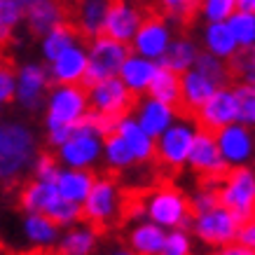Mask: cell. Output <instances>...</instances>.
<instances>
[{
    "instance_id": "obj_1",
    "label": "cell",
    "mask_w": 255,
    "mask_h": 255,
    "mask_svg": "<svg viewBox=\"0 0 255 255\" xmlns=\"http://www.w3.org/2000/svg\"><path fill=\"white\" fill-rule=\"evenodd\" d=\"M35 133L21 120H5L0 127V178L5 187H14L35 166L38 159Z\"/></svg>"
},
{
    "instance_id": "obj_2",
    "label": "cell",
    "mask_w": 255,
    "mask_h": 255,
    "mask_svg": "<svg viewBox=\"0 0 255 255\" xmlns=\"http://www.w3.org/2000/svg\"><path fill=\"white\" fill-rule=\"evenodd\" d=\"M127 197L122 194L115 178L101 176L94 183L87 201L82 204V223L92 225L99 234L108 232L110 227L124 223Z\"/></svg>"
},
{
    "instance_id": "obj_3",
    "label": "cell",
    "mask_w": 255,
    "mask_h": 255,
    "mask_svg": "<svg viewBox=\"0 0 255 255\" xmlns=\"http://www.w3.org/2000/svg\"><path fill=\"white\" fill-rule=\"evenodd\" d=\"M145 213L150 223L159 225L164 230H192L194 216L190 206V197L171 185L155 187L145 194Z\"/></svg>"
},
{
    "instance_id": "obj_4",
    "label": "cell",
    "mask_w": 255,
    "mask_h": 255,
    "mask_svg": "<svg viewBox=\"0 0 255 255\" xmlns=\"http://www.w3.org/2000/svg\"><path fill=\"white\" fill-rule=\"evenodd\" d=\"M92 110L85 87H52L45 106V127L54 131L61 127H75Z\"/></svg>"
},
{
    "instance_id": "obj_5",
    "label": "cell",
    "mask_w": 255,
    "mask_h": 255,
    "mask_svg": "<svg viewBox=\"0 0 255 255\" xmlns=\"http://www.w3.org/2000/svg\"><path fill=\"white\" fill-rule=\"evenodd\" d=\"M89 70L85 78V89L99 85L103 80L120 78V70L131 56V45H124L117 40H110L108 35L89 40Z\"/></svg>"
},
{
    "instance_id": "obj_6",
    "label": "cell",
    "mask_w": 255,
    "mask_h": 255,
    "mask_svg": "<svg viewBox=\"0 0 255 255\" xmlns=\"http://www.w3.org/2000/svg\"><path fill=\"white\" fill-rule=\"evenodd\" d=\"M220 206L232 211L241 225L255 218V171L251 166L230 169L220 185Z\"/></svg>"
},
{
    "instance_id": "obj_7",
    "label": "cell",
    "mask_w": 255,
    "mask_h": 255,
    "mask_svg": "<svg viewBox=\"0 0 255 255\" xmlns=\"http://www.w3.org/2000/svg\"><path fill=\"white\" fill-rule=\"evenodd\" d=\"M197 133H199L197 122L176 120V124L157 138V159L169 169H180L183 164L190 162Z\"/></svg>"
},
{
    "instance_id": "obj_8",
    "label": "cell",
    "mask_w": 255,
    "mask_h": 255,
    "mask_svg": "<svg viewBox=\"0 0 255 255\" xmlns=\"http://www.w3.org/2000/svg\"><path fill=\"white\" fill-rule=\"evenodd\" d=\"M87 94H89V106H92L94 113L113 117V120L127 117L129 110H133L136 101H138L129 89H127V85H124L120 78L103 80L99 85L89 87Z\"/></svg>"
},
{
    "instance_id": "obj_9",
    "label": "cell",
    "mask_w": 255,
    "mask_h": 255,
    "mask_svg": "<svg viewBox=\"0 0 255 255\" xmlns=\"http://www.w3.org/2000/svg\"><path fill=\"white\" fill-rule=\"evenodd\" d=\"M241 223L237 220L232 211L227 209H216L211 213H204V216H197L192 223V232L199 241H204L206 246L213 248H225L230 244H237V237H239Z\"/></svg>"
},
{
    "instance_id": "obj_10",
    "label": "cell",
    "mask_w": 255,
    "mask_h": 255,
    "mask_svg": "<svg viewBox=\"0 0 255 255\" xmlns=\"http://www.w3.org/2000/svg\"><path fill=\"white\" fill-rule=\"evenodd\" d=\"M16 80H19V87H16V103L21 106L23 110L28 113H38L40 108L47 106V96H49V85H52V78H49V68H45L42 63H23L21 68L16 70Z\"/></svg>"
},
{
    "instance_id": "obj_11",
    "label": "cell",
    "mask_w": 255,
    "mask_h": 255,
    "mask_svg": "<svg viewBox=\"0 0 255 255\" xmlns=\"http://www.w3.org/2000/svg\"><path fill=\"white\" fill-rule=\"evenodd\" d=\"M192 117L197 120L199 129L211 131V133H218V131H223L225 127L237 124L239 122V103H237L234 87L220 89V92H218L216 96H211Z\"/></svg>"
},
{
    "instance_id": "obj_12",
    "label": "cell",
    "mask_w": 255,
    "mask_h": 255,
    "mask_svg": "<svg viewBox=\"0 0 255 255\" xmlns=\"http://www.w3.org/2000/svg\"><path fill=\"white\" fill-rule=\"evenodd\" d=\"M173 40L176 38H173V31H171V23L162 14H147L138 35L131 42V52L159 63L166 56Z\"/></svg>"
},
{
    "instance_id": "obj_13",
    "label": "cell",
    "mask_w": 255,
    "mask_h": 255,
    "mask_svg": "<svg viewBox=\"0 0 255 255\" xmlns=\"http://www.w3.org/2000/svg\"><path fill=\"white\" fill-rule=\"evenodd\" d=\"M103 140L106 138H101L96 133H87L75 129V136L56 150V157H59L63 169L92 171L103 157Z\"/></svg>"
},
{
    "instance_id": "obj_14",
    "label": "cell",
    "mask_w": 255,
    "mask_h": 255,
    "mask_svg": "<svg viewBox=\"0 0 255 255\" xmlns=\"http://www.w3.org/2000/svg\"><path fill=\"white\" fill-rule=\"evenodd\" d=\"M145 21L143 9L131 2V0H113L106 16V26H103V35H108L110 40L131 45L133 38L138 35L140 26Z\"/></svg>"
},
{
    "instance_id": "obj_15",
    "label": "cell",
    "mask_w": 255,
    "mask_h": 255,
    "mask_svg": "<svg viewBox=\"0 0 255 255\" xmlns=\"http://www.w3.org/2000/svg\"><path fill=\"white\" fill-rule=\"evenodd\" d=\"M47 68H49V78L54 87H82L89 70V47L82 42L70 47L68 52H63Z\"/></svg>"
},
{
    "instance_id": "obj_16",
    "label": "cell",
    "mask_w": 255,
    "mask_h": 255,
    "mask_svg": "<svg viewBox=\"0 0 255 255\" xmlns=\"http://www.w3.org/2000/svg\"><path fill=\"white\" fill-rule=\"evenodd\" d=\"M216 140L230 169L246 166L255 152L253 131H251V127H246V124H241V122L232 124V127H225L223 131H218Z\"/></svg>"
},
{
    "instance_id": "obj_17",
    "label": "cell",
    "mask_w": 255,
    "mask_h": 255,
    "mask_svg": "<svg viewBox=\"0 0 255 255\" xmlns=\"http://www.w3.org/2000/svg\"><path fill=\"white\" fill-rule=\"evenodd\" d=\"M187 164L197 173H201V178H220L223 180L230 173V166H227L223 152L218 147L216 133L204 131V129H199V133H197L192 155H190V162Z\"/></svg>"
},
{
    "instance_id": "obj_18",
    "label": "cell",
    "mask_w": 255,
    "mask_h": 255,
    "mask_svg": "<svg viewBox=\"0 0 255 255\" xmlns=\"http://www.w3.org/2000/svg\"><path fill=\"white\" fill-rule=\"evenodd\" d=\"M133 117H136V122L143 127V131L150 133L155 140L159 138L166 129H171L178 120L173 106H166V103L152 99V96H143V99L136 101Z\"/></svg>"
},
{
    "instance_id": "obj_19",
    "label": "cell",
    "mask_w": 255,
    "mask_h": 255,
    "mask_svg": "<svg viewBox=\"0 0 255 255\" xmlns=\"http://www.w3.org/2000/svg\"><path fill=\"white\" fill-rule=\"evenodd\" d=\"M157 73H159V63L150 61L145 56H138L131 52V56L127 59V63H124L122 70H120V80L127 85V89H129L136 99H143V96H147V92H150Z\"/></svg>"
},
{
    "instance_id": "obj_20",
    "label": "cell",
    "mask_w": 255,
    "mask_h": 255,
    "mask_svg": "<svg viewBox=\"0 0 255 255\" xmlns=\"http://www.w3.org/2000/svg\"><path fill=\"white\" fill-rule=\"evenodd\" d=\"M61 199L59 187L52 183H40V180H31V183H23L16 197V206L26 213V216H47L52 206Z\"/></svg>"
},
{
    "instance_id": "obj_21",
    "label": "cell",
    "mask_w": 255,
    "mask_h": 255,
    "mask_svg": "<svg viewBox=\"0 0 255 255\" xmlns=\"http://www.w3.org/2000/svg\"><path fill=\"white\" fill-rule=\"evenodd\" d=\"M61 23H66V12L59 0H35L31 7H26V26L33 35L45 38Z\"/></svg>"
},
{
    "instance_id": "obj_22",
    "label": "cell",
    "mask_w": 255,
    "mask_h": 255,
    "mask_svg": "<svg viewBox=\"0 0 255 255\" xmlns=\"http://www.w3.org/2000/svg\"><path fill=\"white\" fill-rule=\"evenodd\" d=\"M220 89H225V87H218L216 82L211 78H206L201 70H197V68L187 70L185 75H183V103H180V106H183L190 115H194V113H197L211 96H216Z\"/></svg>"
},
{
    "instance_id": "obj_23",
    "label": "cell",
    "mask_w": 255,
    "mask_h": 255,
    "mask_svg": "<svg viewBox=\"0 0 255 255\" xmlns=\"http://www.w3.org/2000/svg\"><path fill=\"white\" fill-rule=\"evenodd\" d=\"M120 136L124 138V143L131 147L133 157H136V162H150L152 157L157 155V140L150 136V133L143 131V127L136 122V117L133 115H127L122 117L120 122H117V129H115Z\"/></svg>"
},
{
    "instance_id": "obj_24",
    "label": "cell",
    "mask_w": 255,
    "mask_h": 255,
    "mask_svg": "<svg viewBox=\"0 0 255 255\" xmlns=\"http://www.w3.org/2000/svg\"><path fill=\"white\" fill-rule=\"evenodd\" d=\"M166 234L169 232H164V227L155 223H140L127 234V251L133 255H162Z\"/></svg>"
},
{
    "instance_id": "obj_25",
    "label": "cell",
    "mask_w": 255,
    "mask_h": 255,
    "mask_svg": "<svg viewBox=\"0 0 255 255\" xmlns=\"http://www.w3.org/2000/svg\"><path fill=\"white\" fill-rule=\"evenodd\" d=\"M204 52H209V54L230 63L237 59L241 47L234 40L227 23H206V28H204Z\"/></svg>"
},
{
    "instance_id": "obj_26",
    "label": "cell",
    "mask_w": 255,
    "mask_h": 255,
    "mask_svg": "<svg viewBox=\"0 0 255 255\" xmlns=\"http://www.w3.org/2000/svg\"><path fill=\"white\" fill-rule=\"evenodd\" d=\"M99 239H101V234L94 230L92 225L80 223L75 227H68L63 232L56 248L63 255H94L96 253V246H99Z\"/></svg>"
},
{
    "instance_id": "obj_27",
    "label": "cell",
    "mask_w": 255,
    "mask_h": 255,
    "mask_svg": "<svg viewBox=\"0 0 255 255\" xmlns=\"http://www.w3.org/2000/svg\"><path fill=\"white\" fill-rule=\"evenodd\" d=\"M94 183H96V176L94 171H80V169H63L59 180H56V187H59V194L63 199L75 201V204H85L89 192L94 190Z\"/></svg>"
},
{
    "instance_id": "obj_28",
    "label": "cell",
    "mask_w": 255,
    "mask_h": 255,
    "mask_svg": "<svg viewBox=\"0 0 255 255\" xmlns=\"http://www.w3.org/2000/svg\"><path fill=\"white\" fill-rule=\"evenodd\" d=\"M113 0H82L78 9V31L82 38H101Z\"/></svg>"
},
{
    "instance_id": "obj_29",
    "label": "cell",
    "mask_w": 255,
    "mask_h": 255,
    "mask_svg": "<svg viewBox=\"0 0 255 255\" xmlns=\"http://www.w3.org/2000/svg\"><path fill=\"white\" fill-rule=\"evenodd\" d=\"M199 54H201L199 45H197L194 40L180 35V38H176L173 42H171L169 52H166V56L159 61V66L166 68V70H173V73H178V75H185L187 70L194 68V63H197Z\"/></svg>"
},
{
    "instance_id": "obj_30",
    "label": "cell",
    "mask_w": 255,
    "mask_h": 255,
    "mask_svg": "<svg viewBox=\"0 0 255 255\" xmlns=\"http://www.w3.org/2000/svg\"><path fill=\"white\" fill-rule=\"evenodd\" d=\"M80 45V31L78 26H70V23H61L56 26L52 33H47L42 42H40V52L45 56L47 63L56 61L63 52H68L70 47Z\"/></svg>"
},
{
    "instance_id": "obj_31",
    "label": "cell",
    "mask_w": 255,
    "mask_h": 255,
    "mask_svg": "<svg viewBox=\"0 0 255 255\" xmlns=\"http://www.w3.org/2000/svg\"><path fill=\"white\" fill-rule=\"evenodd\" d=\"M147 96L162 101L166 106H180L183 103V75H178L173 70H166L159 66V73H157L155 82L150 87Z\"/></svg>"
},
{
    "instance_id": "obj_32",
    "label": "cell",
    "mask_w": 255,
    "mask_h": 255,
    "mask_svg": "<svg viewBox=\"0 0 255 255\" xmlns=\"http://www.w3.org/2000/svg\"><path fill=\"white\" fill-rule=\"evenodd\" d=\"M23 232L35 248H52V244L59 239V227L47 216H35V213L23 218Z\"/></svg>"
},
{
    "instance_id": "obj_33",
    "label": "cell",
    "mask_w": 255,
    "mask_h": 255,
    "mask_svg": "<svg viewBox=\"0 0 255 255\" xmlns=\"http://www.w3.org/2000/svg\"><path fill=\"white\" fill-rule=\"evenodd\" d=\"M103 159L113 171H127L136 164L131 147L124 143V138L120 133H110L108 138L103 140Z\"/></svg>"
},
{
    "instance_id": "obj_34",
    "label": "cell",
    "mask_w": 255,
    "mask_h": 255,
    "mask_svg": "<svg viewBox=\"0 0 255 255\" xmlns=\"http://www.w3.org/2000/svg\"><path fill=\"white\" fill-rule=\"evenodd\" d=\"M194 68L201 70L206 78H211L216 82L218 87H230V78H232V70H230V63L223 61V59H218V56L209 54V52H204L201 49L199 59L194 63Z\"/></svg>"
},
{
    "instance_id": "obj_35",
    "label": "cell",
    "mask_w": 255,
    "mask_h": 255,
    "mask_svg": "<svg viewBox=\"0 0 255 255\" xmlns=\"http://www.w3.org/2000/svg\"><path fill=\"white\" fill-rule=\"evenodd\" d=\"M227 26H230L234 40L239 42L241 52L255 47V14H248V12L237 9L232 14V19L227 21Z\"/></svg>"
},
{
    "instance_id": "obj_36",
    "label": "cell",
    "mask_w": 255,
    "mask_h": 255,
    "mask_svg": "<svg viewBox=\"0 0 255 255\" xmlns=\"http://www.w3.org/2000/svg\"><path fill=\"white\" fill-rule=\"evenodd\" d=\"M26 21V7L19 0H0V35L7 40L19 23Z\"/></svg>"
},
{
    "instance_id": "obj_37",
    "label": "cell",
    "mask_w": 255,
    "mask_h": 255,
    "mask_svg": "<svg viewBox=\"0 0 255 255\" xmlns=\"http://www.w3.org/2000/svg\"><path fill=\"white\" fill-rule=\"evenodd\" d=\"M237 9H239L237 0H201L199 2V12L206 19V23H227Z\"/></svg>"
},
{
    "instance_id": "obj_38",
    "label": "cell",
    "mask_w": 255,
    "mask_h": 255,
    "mask_svg": "<svg viewBox=\"0 0 255 255\" xmlns=\"http://www.w3.org/2000/svg\"><path fill=\"white\" fill-rule=\"evenodd\" d=\"M234 94H237V103H239V122L253 129L255 127V85L237 82L234 85Z\"/></svg>"
},
{
    "instance_id": "obj_39",
    "label": "cell",
    "mask_w": 255,
    "mask_h": 255,
    "mask_svg": "<svg viewBox=\"0 0 255 255\" xmlns=\"http://www.w3.org/2000/svg\"><path fill=\"white\" fill-rule=\"evenodd\" d=\"M61 171H63V166H61V162H59V157L49 155V152H40L38 159H35V166H33V180L56 185Z\"/></svg>"
},
{
    "instance_id": "obj_40",
    "label": "cell",
    "mask_w": 255,
    "mask_h": 255,
    "mask_svg": "<svg viewBox=\"0 0 255 255\" xmlns=\"http://www.w3.org/2000/svg\"><path fill=\"white\" fill-rule=\"evenodd\" d=\"M232 78H237L244 85H255V47L244 49L237 54L234 61H230Z\"/></svg>"
},
{
    "instance_id": "obj_41",
    "label": "cell",
    "mask_w": 255,
    "mask_h": 255,
    "mask_svg": "<svg viewBox=\"0 0 255 255\" xmlns=\"http://www.w3.org/2000/svg\"><path fill=\"white\" fill-rule=\"evenodd\" d=\"M190 206H192V216L194 218L220 209V190H216V187L199 185V190L190 197Z\"/></svg>"
},
{
    "instance_id": "obj_42",
    "label": "cell",
    "mask_w": 255,
    "mask_h": 255,
    "mask_svg": "<svg viewBox=\"0 0 255 255\" xmlns=\"http://www.w3.org/2000/svg\"><path fill=\"white\" fill-rule=\"evenodd\" d=\"M199 2L201 0H159V5H162V9L166 12V16L173 19V21H185V19H190L194 9L199 7Z\"/></svg>"
},
{
    "instance_id": "obj_43",
    "label": "cell",
    "mask_w": 255,
    "mask_h": 255,
    "mask_svg": "<svg viewBox=\"0 0 255 255\" xmlns=\"http://www.w3.org/2000/svg\"><path fill=\"white\" fill-rule=\"evenodd\" d=\"M162 255H192V244H190V234L185 230H173L166 234V244H164Z\"/></svg>"
},
{
    "instance_id": "obj_44",
    "label": "cell",
    "mask_w": 255,
    "mask_h": 255,
    "mask_svg": "<svg viewBox=\"0 0 255 255\" xmlns=\"http://www.w3.org/2000/svg\"><path fill=\"white\" fill-rule=\"evenodd\" d=\"M16 87H19V80H16L14 70L12 68L0 70V101H2V103L16 101Z\"/></svg>"
},
{
    "instance_id": "obj_45",
    "label": "cell",
    "mask_w": 255,
    "mask_h": 255,
    "mask_svg": "<svg viewBox=\"0 0 255 255\" xmlns=\"http://www.w3.org/2000/svg\"><path fill=\"white\" fill-rule=\"evenodd\" d=\"M237 244H241L244 248H251V251H255V218H251L248 223L241 225L239 237H237Z\"/></svg>"
},
{
    "instance_id": "obj_46",
    "label": "cell",
    "mask_w": 255,
    "mask_h": 255,
    "mask_svg": "<svg viewBox=\"0 0 255 255\" xmlns=\"http://www.w3.org/2000/svg\"><path fill=\"white\" fill-rule=\"evenodd\" d=\"M211 255H255V251L244 248L241 244H230V246H225V248H216Z\"/></svg>"
},
{
    "instance_id": "obj_47",
    "label": "cell",
    "mask_w": 255,
    "mask_h": 255,
    "mask_svg": "<svg viewBox=\"0 0 255 255\" xmlns=\"http://www.w3.org/2000/svg\"><path fill=\"white\" fill-rule=\"evenodd\" d=\"M239 2L241 12H248V14H255V0H237Z\"/></svg>"
},
{
    "instance_id": "obj_48",
    "label": "cell",
    "mask_w": 255,
    "mask_h": 255,
    "mask_svg": "<svg viewBox=\"0 0 255 255\" xmlns=\"http://www.w3.org/2000/svg\"><path fill=\"white\" fill-rule=\"evenodd\" d=\"M35 255H63L59 248H35Z\"/></svg>"
},
{
    "instance_id": "obj_49",
    "label": "cell",
    "mask_w": 255,
    "mask_h": 255,
    "mask_svg": "<svg viewBox=\"0 0 255 255\" xmlns=\"http://www.w3.org/2000/svg\"><path fill=\"white\" fill-rule=\"evenodd\" d=\"M110 255H133L131 251H127V248H117V251H113Z\"/></svg>"
},
{
    "instance_id": "obj_50",
    "label": "cell",
    "mask_w": 255,
    "mask_h": 255,
    "mask_svg": "<svg viewBox=\"0 0 255 255\" xmlns=\"http://www.w3.org/2000/svg\"><path fill=\"white\" fill-rule=\"evenodd\" d=\"M19 2H21L23 7H31V5H33V2H35V0H19Z\"/></svg>"
},
{
    "instance_id": "obj_51",
    "label": "cell",
    "mask_w": 255,
    "mask_h": 255,
    "mask_svg": "<svg viewBox=\"0 0 255 255\" xmlns=\"http://www.w3.org/2000/svg\"><path fill=\"white\" fill-rule=\"evenodd\" d=\"M9 255H35V248H33V251H26V253H9Z\"/></svg>"
},
{
    "instance_id": "obj_52",
    "label": "cell",
    "mask_w": 255,
    "mask_h": 255,
    "mask_svg": "<svg viewBox=\"0 0 255 255\" xmlns=\"http://www.w3.org/2000/svg\"><path fill=\"white\" fill-rule=\"evenodd\" d=\"M131 2H136V0H131Z\"/></svg>"
}]
</instances>
